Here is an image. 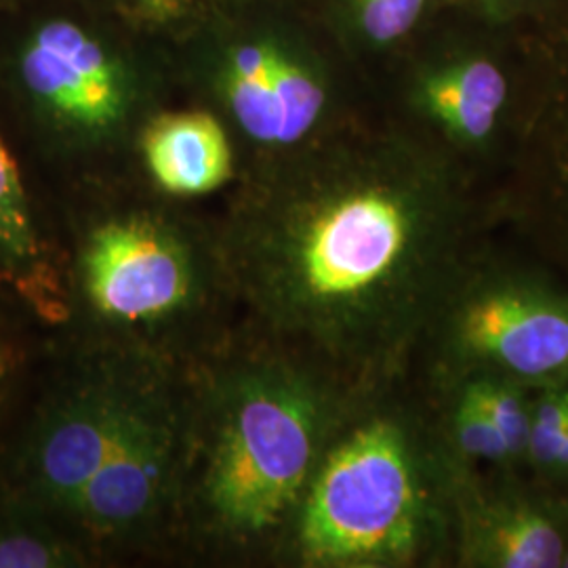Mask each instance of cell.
I'll return each mask as SVG.
<instances>
[{
    "instance_id": "1",
    "label": "cell",
    "mask_w": 568,
    "mask_h": 568,
    "mask_svg": "<svg viewBox=\"0 0 568 568\" xmlns=\"http://www.w3.org/2000/svg\"><path fill=\"white\" fill-rule=\"evenodd\" d=\"M443 166L405 143L270 163L217 239L225 283L265 331L361 392H382L474 255Z\"/></svg>"
},
{
    "instance_id": "2",
    "label": "cell",
    "mask_w": 568,
    "mask_h": 568,
    "mask_svg": "<svg viewBox=\"0 0 568 568\" xmlns=\"http://www.w3.org/2000/svg\"><path fill=\"white\" fill-rule=\"evenodd\" d=\"M365 396L281 344L213 368L192 386L180 509L234 544L286 532L328 443Z\"/></svg>"
},
{
    "instance_id": "3",
    "label": "cell",
    "mask_w": 568,
    "mask_h": 568,
    "mask_svg": "<svg viewBox=\"0 0 568 568\" xmlns=\"http://www.w3.org/2000/svg\"><path fill=\"white\" fill-rule=\"evenodd\" d=\"M377 394L335 432L286 528L302 567H413L453 541L447 448Z\"/></svg>"
},
{
    "instance_id": "4",
    "label": "cell",
    "mask_w": 568,
    "mask_h": 568,
    "mask_svg": "<svg viewBox=\"0 0 568 568\" xmlns=\"http://www.w3.org/2000/svg\"><path fill=\"white\" fill-rule=\"evenodd\" d=\"M74 274L82 312L108 345L159 356L227 284L217 241L154 209L116 211L89 225Z\"/></svg>"
},
{
    "instance_id": "5",
    "label": "cell",
    "mask_w": 568,
    "mask_h": 568,
    "mask_svg": "<svg viewBox=\"0 0 568 568\" xmlns=\"http://www.w3.org/2000/svg\"><path fill=\"white\" fill-rule=\"evenodd\" d=\"M424 344L443 396L476 377L527 389L568 386V293L535 272L471 260Z\"/></svg>"
},
{
    "instance_id": "6",
    "label": "cell",
    "mask_w": 568,
    "mask_h": 568,
    "mask_svg": "<svg viewBox=\"0 0 568 568\" xmlns=\"http://www.w3.org/2000/svg\"><path fill=\"white\" fill-rule=\"evenodd\" d=\"M182 387L159 354L119 345L100 347L34 432L28 476L37 497L65 518L82 488Z\"/></svg>"
},
{
    "instance_id": "7",
    "label": "cell",
    "mask_w": 568,
    "mask_h": 568,
    "mask_svg": "<svg viewBox=\"0 0 568 568\" xmlns=\"http://www.w3.org/2000/svg\"><path fill=\"white\" fill-rule=\"evenodd\" d=\"M206 51L204 89L241 140L267 163L310 148L331 93L300 42L278 26L246 23L222 30Z\"/></svg>"
},
{
    "instance_id": "8",
    "label": "cell",
    "mask_w": 568,
    "mask_h": 568,
    "mask_svg": "<svg viewBox=\"0 0 568 568\" xmlns=\"http://www.w3.org/2000/svg\"><path fill=\"white\" fill-rule=\"evenodd\" d=\"M18 77L37 114L72 148H112L143 119L142 74L81 21L39 23L21 44Z\"/></svg>"
},
{
    "instance_id": "9",
    "label": "cell",
    "mask_w": 568,
    "mask_h": 568,
    "mask_svg": "<svg viewBox=\"0 0 568 568\" xmlns=\"http://www.w3.org/2000/svg\"><path fill=\"white\" fill-rule=\"evenodd\" d=\"M450 511L457 565L562 568L568 499L483 487L471 478L469 466L450 455Z\"/></svg>"
},
{
    "instance_id": "10",
    "label": "cell",
    "mask_w": 568,
    "mask_h": 568,
    "mask_svg": "<svg viewBox=\"0 0 568 568\" xmlns=\"http://www.w3.org/2000/svg\"><path fill=\"white\" fill-rule=\"evenodd\" d=\"M140 152L150 180L175 199L213 194L236 169L230 129L211 110L148 116L140 126Z\"/></svg>"
},
{
    "instance_id": "11",
    "label": "cell",
    "mask_w": 568,
    "mask_h": 568,
    "mask_svg": "<svg viewBox=\"0 0 568 568\" xmlns=\"http://www.w3.org/2000/svg\"><path fill=\"white\" fill-rule=\"evenodd\" d=\"M508 103V79L499 65L469 58L424 74L415 105L450 142L480 148L493 138Z\"/></svg>"
},
{
    "instance_id": "12",
    "label": "cell",
    "mask_w": 568,
    "mask_h": 568,
    "mask_svg": "<svg viewBox=\"0 0 568 568\" xmlns=\"http://www.w3.org/2000/svg\"><path fill=\"white\" fill-rule=\"evenodd\" d=\"M445 400L447 419L440 440L457 462L466 466L490 464L506 469L516 467L501 432L467 392L459 387L450 389L445 394Z\"/></svg>"
},
{
    "instance_id": "13",
    "label": "cell",
    "mask_w": 568,
    "mask_h": 568,
    "mask_svg": "<svg viewBox=\"0 0 568 568\" xmlns=\"http://www.w3.org/2000/svg\"><path fill=\"white\" fill-rule=\"evenodd\" d=\"M457 387L467 392L501 432L514 466H523L527 457L528 432L532 415V389L495 377L467 379Z\"/></svg>"
},
{
    "instance_id": "14",
    "label": "cell",
    "mask_w": 568,
    "mask_h": 568,
    "mask_svg": "<svg viewBox=\"0 0 568 568\" xmlns=\"http://www.w3.org/2000/svg\"><path fill=\"white\" fill-rule=\"evenodd\" d=\"M39 257V236L18 164L0 142V260L9 265H30Z\"/></svg>"
},
{
    "instance_id": "15",
    "label": "cell",
    "mask_w": 568,
    "mask_h": 568,
    "mask_svg": "<svg viewBox=\"0 0 568 568\" xmlns=\"http://www.w3.org/2000/svg\"><path fill=\"white\" fill-rule=\"evenodd\" d=\"M548 227L546 236L568 265V95L560 102L548 152Z\"/></svg>"
},
{
    "instance_id": "16",
    "label": "cell",
    "mask_w": 568,
    "mask_h": 568,
    "mask_svg": "<svg viewBox=\"0 0 568 568\" xmlns=\"http://www.w3.org/2000/svg\"><path fill=\"white\" fill-rule=\"evenodd\" d=\"M354 30L375 47L405 39L426 9V0H345Z\"/></svg>"
},
{
    "instance_id": "17",
    "label": "cell",
    "mask_w": 568,
    "mask_h": 568,
    "mask_svg": "<svg viewBox=\"0 0 568 568\" xmlns=\"http://www.w3.org/2000/svg\"><path fill=\"white\" fill-rule=\"evenodd\" d=\"M81 560L72 544L49 532L0 530V568L70 567Z\"/></svg>"
},
{
    "instance_id": "18",
    "label": "cell",
    "mask_w": 568,
    "mask_h": 568,
    "mask_svg": "<svg viewBox=\"0 0 568 568\" xmlns=\"http://www.w3.org/2000/svg\"><path fill=\"white\" fill-rule=\"evenodd\" d=\"M126 20L150 28L173 26L192 11V0H112Z\"/></svg>"
},
{
    "instance_id": "19",
    "label": "cell",
    "mask_w": 568,
    "mask_h": 568,
    "mask_svg": "<svg viewBox=\"0 0 568 568\" xmlns=\"http://www.w3.org/2000/svg\"><path fill=\"white\" fill-rule=\"evenodd\" d=\"M562 568H568V546L567 551H565V560H562Z\"/></svg>"
},
{
    "instance_id": "20",
    "label": "cell",
    "mask_w": 568,
    "mask_h": 568,
    "mask_svg": "<svg viewBox=\"0 0 568 568\" xmlns=\"http://www.w3.org/2000/svg\"><path fill=\"white\" fill-rule=\"evenodd\" d=\"M234 2H246V0H234Z\"/></svg>"
}]
</instances>
